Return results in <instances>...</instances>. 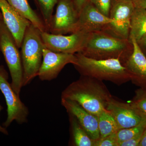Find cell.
Here are the masks:
<instances>
[{
    "label": "cell",
    "mask_w": 146,
    "mask_h": 146,
    "mask_svg": "<svg viewBox=\"0 0 146 146\" xmlns=\"http://www.w3.org/2000/svg\"><path fill=\"white\" fill-rule=\"evenodd\" d=\"M112 97L102 81L84 76L69 84L61 95V98L75 102L96 116L106 109Z\"/></svg>",
    "instance_id": "obj_1"
},
{
    "label": "cell",
    "mask_w": 146,
    "mask_h": 146,
    "mask_svg": "<svg viewBox=\"0 0 146 146\" xmlns=\"http://www.w3.org/2000/svg\"><path fill=\"white\" fill-rule=\"evenodd\" d=\"M133 50V44L129 39L102 31L89 33L86 46L80 53L98 60L118 59L124 65Z\"/></svg>",
    "instance_id": "obj_2"
},
{
    "label": "cell",
    "mask_w": 146,
    "mask_h": 146,
    "mask_svg": "<svg viewBox=\"0 0 146 146\" xmlns=\"http://www.w3.org/2000/svg\"><path fill=\"white\" fill-rule=\"evenodd\" d=\"M77 63L74 65L81 76H87L101 81L111 82L121 85L130 81V74L119 60L116 58L98 60L75 54Z\"/></svg>",
    "instance_id": "obj_3"
},
{
    "label": "cell",
    "mask_w": 146,
    "mask_h": 146,
    "mask_svg": "<svg viewBox=\"0 0 146 146\" xmlns=\"http://www.w3.org/2000/svg\"><path fill=\"white\" fill-rule=\"evenodd\" d=\"M41 32L31 23L28 27L21 46V56L23 70V86L37 76L43 59L44 45Z\"/></svg>",
    "instance_id": "obj_4"
},
{
    "label": "cell",
    "mask_w": 146,
    "mask_h": 146,
    "mask_svg": "<svg viewBox=\"0 0 146 146\" xmlns=\"http://www.w3.org/2000/svg\"><path fill=\"white\" fill-rule=\"evenodd\" d=\"M19 48L2 18L0 20V51L2 53L9 70L12 88L20 96L24 86L23 70Z\"/></svg>",
    "instance_id": "obj_5"
},
{
    "label": "cell",
    "mask_w": 146,
    "mask_h": 146,
    "mask_svg": "<svg viewBox=\"0 0 146 146\" xmlns=\"http://www.w3.org/2000/svg\"><path fill=\"white\" fill-rule=\"evenodd\" d=\"M8 79L7 72L3 66H0V91L7 106V117L3 123L6 128L14 121L19 124L26 123L29 115L28 108L21 101L20 96L13 90Z\"/></svg>",
    "instance_id": "obj_6"
},
{
    "label": "cell",
    "mask_w": 146,
    "mask_h": 146,
    "mask_svg": "<svg viewBox=\"0 0 146 146\" xmlns=\"http://www.w3.org/2000/svg\"><path fill=\"white\" fill-rule=\"evenodd\" d=\"M135 8L132 0H112L109 17L114 22L104 31L117 37L129 39L131 19Z\"/></svg>",
    "instance_id": "obj_7"
},
{
    "label": "cell",
    "mask_w": 146,
    "mask_h": 146,
    "mask_svg": "<svg viewBox=\"0 0 146 146\" xmlns=\"http://www.w3.org/2000/svg\"><path fill=\"white\" fill-rule=\"evenodd\" d=\"M41 35L47 48L55 52L75 54L81 52L84 48L89 34L77 32L65 35L44 31L41 32Z\"/></svg>",
    "instance_id": "obj_8"
},
{
    "label": "cell",
    "mask_w": 146,
    "mask_h": 146,
    "mask_svg": "<svg viewBox=\"0 0 146 146\" xmlns=\"http://www.w3.org/2000/svg\"><path fill=\"white\" fill-rule=\"evenodd\" d=\"M78 16L72 0H59L48 32L58 35L74 33Z\"/></svg>",
    "instance_id": "obj_9"
},
{
    "label": "cell",
    "mask_w": 146,
    "mask_h": 146,
    "mask_svg": "<svg viewBox=\"0 0 146 146\" xmlns=\"http://www.w3.org/2000/svg\"><path fill=\"white\" fill-rule=\"evenodd\" d=\"M77 63L75 54L55 52L47 48L43 50V59L37 76L42 81H50L56 78L66 65Z\"/></svg>",
    "instance_id": "obj_10"
},
{
    "label": "cell",
    "mask_w": 146,
    "mask_h": 146,
    "mask_svg": "<svg viewBox=\"0 0 146 146\" xmlns=\"http://www.w3.org/2000/svg\"><path fill=\"white\" fill-rule=\"evenodd\" d=\"M106 109L115 119L120 129L137 125L146 119V116L131 102H123L113 97L108 104Z\"/></svg>",
    "instance_id": "obj_11"
},
{
    "label": "cell",
    "mask_w": 146,
    "mask_h": 146,
    "mask_svg": "<svg viewBox=\"0 0 146 146\" xmlns=\"http://www.w3.org/2000/svg\"><path fill=\"white\" fill-rule=\"evenodd\" d=\"M113 22L112 19L105 16L89 2L79 13L78 21L74 33L81 32L89 34L105 31L110 24Z\"/></svg>",
    "instance_id": "obj_12"
},
{
    "label": "cell",
    "mask_w": 146,
    "mask_h": 146,
    "mask_svg": "<svg viewBox=\"0 0 146 146\" xmlns=\"http://www.w3.org/2000/svg\"><path fill=\"white\" fill-rule=\"evenodd\" d=\"M0 9L6 26L20 48L26 31L31 23L13 8L6 0H0Z\"/></svg>",
    "instance_id": "obj_13"
},
{
    "label": "cell",
    "mask_w": 146,
    "mask_h": 146,
    "mask_svg": "<svg viewBox=\"0 0 146 146\" xmlns=\"http://www.w3.org/2000/svg\"><path fill=\"white\" fill-rule=\"evenodd\" d=\"M61 104L68 114L73 115L94 141L100 138L97 116L90 113L76 102L61 98Z\"/></svg>",
    "instance_id": "obj_14"
},
{
    "label": "cell",
    "mask_w": 146,
    "mask_h": 146,
    "mask_svg": "<svg viewBox=\"0 0 146 146\" xmlns=\"http://www.w3.org/2000/svg\"><path fill=\"white\" fill-rule=\"evenodd\" d=\"M130 41L133 46L132 54L124 66L130 74V81L140 88L146 89V56L135 39Z\"/></svg>",
    "instance_id": "obj_15"
},
{
    "label": "cell",
    "mask_w": 146,
    "mask_h": 146,
    "mask_svg": "<svg viewBox=\"0 0 146 146\" xmlns=\"http://www.w3.org/2000/svg\"><path fill=\"white\" fill-rule=\"evenodd\" d=\"M21 15L30 21L41 32H47L42 18L32 9L28 0H6Z\"/></svg>",
    "instance_id": "obj_16"
},
{
    "label": "cell",
    "mask_w": 146,
    "mask_h": 146,
    "mask_svg": "<svg viewBox=\"0 0 146 146\" xmlns=\"http://www.w3.org/2000/svg\"><path fill=\"white\" fill-rule=\"evenodd\" d=\"M129 39L133 38L138 42L146 35V9L135 7L131 19Z\"/></svg>",
    "instance_id": "obj_17"
},
{
    "label": "cell",
    "mask_w": 146,
    "mask_h": 146,
    "mask_svg": "<svg viewBox=\"0 0 146 146\" xmlns=\"http://www.w3.org/2000/svg\"><path fill=\"white\" fill-rule=\"evenodd\" d=\"M73 142L76 146H94V141L73 115L69 114Z\"/></svg>",
    "instance_id": "obj_18"
},
{
    "label": "cell",
    "mask_w": 146,
    "mask_h": 146,
    "mask_svg": "<svg viewBox=\"0 0 146 146\" xmlns=\"http://www.w3.org/2000/svg\"><path fill=\"white\" fill-rule=\"evenodd\" d=\"M100 138H103L117 133L119 130L115 119L106 109L97 115Z\"/></svg>",
    "instance_id": "obj_19"
},
{
    "label": "cell",
    "mask_w": 146,
    "mask_h": 146,
    "mask_svg": "<svg viewBox=\"0 0 146 146\" xmlns=\"http://www.w3.org/2000/svg\"><path fill=\"white\" fill-rule=\"evenodd\" d=\"M59 0H36L41 15L48 32V29L52 18L54 9Z\"/></svg>",
    "instance_id": "obj_20"
},
{
    "label": "cell",
    "mask_w": 146,
    "mask_h": 146,
    "mask_svg": "<svg viewBox=\"0 0 146 146\" xmlns=\"http://www.w3.org/2000/svg\"><path fill=\"white\" fill-rule=\"evenodd\" d=\"M146 127V119L137 125L128 128L119 129L117 133L119 145L120 143L129 140L138 133L143 131Z\"/></svg>",
    "instance_id": "obj_21"
},
{
    "label": "cell",
    "mask_w": 146,
    "mask_h": 146,
    "mask_svg": "<svg viewBox=\"0 0 146 146\" xmlns=\"http://www.w3.org/2000/svg\"><path fill=\"white\" fill-rule=\"evenodd\" d=\"M135 93V96L131 102L146 116V89L140 88Z\"/></svg>",
    "instance_id": "obj_22"
},
{
    "label": "cell",
    "mask_w": 146,
    "mask_h": 146,
    "mask_svg": "<svg viewBox=\"0 0 146 146\" xmlns=\"http://www.w3.org/2000/svg\"><path fill=\"white\" fill-rule=\"evenodd\" d=\"M89 2L105 16L109 17L112 0H89Z\"/></svg>",
    "instance_id": "obj_23"
},
{
    "label": "cell",
    "mask_w": 146,
    "mask_h": 146,
    "mask_svg": "<svg viewBox=\"0 0 146 146\" xmlns=\"http://www.w3.org/2000/svg\"><path fill=\"white\" fill-rule=\"evenodd\" d=\"M117 133L96 140L94 141V146H119Z\"/></svg>",
    "instance_id": "obj_24"
},
{
    "label": "cell",
    "mask_w": 146,
    "mask_h": 146,
    "mask_svg": "<svg viewBox=\"0 0 146 146\" xmlns=\"http://www.w3.org/2000/svg\"><path fill=\"white\" fill-rule=\"evenodd\" d=\"M144 131H141L138 133L136 136L129 140L120 143L119 146H138L141 142Z\"/></svg>",
    "instance_id": "obj_25"
},
{
    "label": "cell",
    "mask_w": 146,
    "mask_h": 146,
    "mask_svg": "<svg viewBox=\"0 0 146 146\" xmlns=\"http://www.w3.org/2000/svg\"><path fill=\"white\" fill-rule=\"evenodd\" d=\"M75 8L78 13H80L82 9L86 4L89 2V0H72Z\"/></svg>",
    "instance_id": "obj_26"
},
{
    "label": "cell",
    "mask_w": 146,
    "mask_h": 146,
    "mask_svg": "<svg viewBox=\"0 0 146 146\" xmlns=\"http://www.w3.org/2000/svg\"><path fill=\"white\" fill-rule=\"evenodd\" d=\"M137 42L138 46L146 56V35Z\"/></svg>",
    "instance_id": "obj_27"
},
{
    "label": "cell",
    "mask_w": 146,
    "mask_h": 146,
    "mask_svg": "<svg viewBox=\"0 0 146 146\" xmlns=\"http://www.w3.org/2000/svg\"><path fill=\"white\" fill-rule=\"evenodd\" d=\"M134 6L136 8L146 9V0H132Z\"/></svg>",
    "instance_id": "obj_28"
},
{
    "label": "cell",
    "mask_w": 146,
    "mask_h": 146,
    "mask_svg": "<svg viewBox=\"0 0 146 146\" xmlns=\"http://www.w3.org/2000/svg\"><path fill=\"white\" fill-rule=\"evenodd\" d=\"M138 146H146V127L144 130L141 142Z\"/></svg>",
    "instance_id": "obj_29"
},
{
    "label": "cell",
    "mask_w": 146,
    "mask_h": 146,
    "mask_svg": "<svg viewBox=\"0 0 146 146\" xmlns=\"http://www.w3.org/2000/svg\"><path fill=\"white\" fill-rule=\"evenodd\" d=\"M2 109V106L0 104V113H1V111ZM0 132L3 133V134H5V135H8V131L6 129V128L5 127H4L1 125V124H0Z\"/></svg>",
    "instance_id": "obj_30"
},
{
    "label": "cell",
    "mask_w": 146,
    "mask_h": 146,
    "mask_svg": "<svg viewBox=\"0 0 146 146\" xmlns=\"http://www.w3.org/2000/svg\"><path fill=\"white\" fill-rule=\"evenodd\" d=\"M2 18V14L1 12H0V20H1Z\"/></svg>",
    "instance_id": "obj_31"
}]
</instances>
